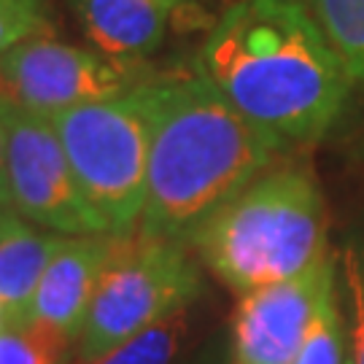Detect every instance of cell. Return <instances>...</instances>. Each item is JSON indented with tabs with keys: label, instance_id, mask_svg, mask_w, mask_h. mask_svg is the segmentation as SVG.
I'll return each mask as SVG.
<instances>
[{
	"label": "cell",
	"instance_id": "6da1fadb",
	"mask_svg": "<svg viewBox=\"0 0 364 364\" xmlns=\"http://www.w3.org/2000/svg\"><path fill=\"white\" fill-rule=\"evenodd\" d=\"M197 73L287 149L321 141L353 84L302 0L232 3L203 41Z\"/></svg>",
	"mask_w": 364,
	"mask_h": 364
},
{
	"label": "cell",
	"instance_id": "7a4b0ae2",
	"mask_svg": "<svg viewBox=\"0 0 364 364\" xmlns=\"http://www.w3.org/2000/svg\"><path fill=\"white\" fill-rule=\"evenodd\" d=\"M144 97L151 144L146 203L135 230L189 246V237L224 203L289 149L237 114L197 68L149 78Z\"/></svg>",
	"mask_w": 364,
	"mask_h": 364
},
{
	"label": "cell",
	"instance_id": "3957f363",
	"mask_svg": "<svg viewBox=\"0 0 364 364\" xmlns=\"http://www.w3.org/2000/svg\"><path fill=\"white\" fill-rule=\"evenodd\" d=\"M189 248L237 294L308 273L329 254L326 203L313 170L267 168L189 237Z\"/></svg>",
	"mask_w": 364,
	"mask_h": 364
},
{
	"label": "cell",
	"instance_id": "277c9868",
	"mask_svg": "<svg viewBox=\"0 0 364 364\" xmlns=\"http://www.w3.org/2000/svg\"><path fill=\"white\" fill-rule=\"evenodd\" d=\"M78 189L108 235L135 232L146 203L151 122L144 84L49 119Z\"/></svg>",
	"mask_w": 364,
	"mask_h": 364
},
{
	"label": "cell",
	"instance_id": "5b68a950",
	"mask_svg": "<svg viewBox=\"0 0 364 364\" xmlns=\"http://www.w3.org/2000/svg\"><path fill=\"white\" fill-rule=\"evenodd\" d=\"M186 243L146 237L138 230L114 235V248L84 329L76 340V359H95L114 346L192 308L203 294V273Z\"/></svg>",
	"mask_w": 364,
	"mask_h": 364
},
{
	"label": "cell",
	"instance_id": "8992f818",
	"mask_svg": "<svg viewBox=\"0 0 364 364\" xmlns=\"http://www.w3.org/2000/svg\"><path fill=\"white\" fill-rule=\"evenodd\" d=\"M149 78L95 49L38 36L0 57V103L52 119L78 105L111 100Z\"/></svg>",
	"mask_w": 364,
	"mask_h": 364
},
{
	"label": "cell",
	"instance_id": "52a82bcc",
	"mask_svg": "<svg viewBox=\"0 0 364 364\" xmlns=\"http://www.w3.org/2000/svg\"><path fill=\"white\" fill-rule=\"evenodd\" d=\"M6 124V195L14 213L60 235H108L84 200L49 119L0 103Z\"/></svg>",
	"mask_w": 364,
	"mask_h": 364
},
{
	"label": "cell",
	"instance_id": "ba28073f",
	"mask_svg": "<svg viewBox=\"0 0 364 364\" xmlns=\"http://www.w3.org/2000/svg\"><path fill=\"white\" fill-rule=\"evenodd\" d=\"M338 278L329 251L308 273L240 294L232 316L230 364H291L326 287Z\"/></svg>",
	"mask_w": 364,
	"mask_h": 364
},
{
	"label": "cell",
	"instance_id": "9c48e42d",
	"mask_svg": "<svg viewBox=\"0 0 364 364\" xmlns=\"http://www.w3.org/2000/svg\"><path fill=\"white\" fill-rule=\"evenodd\" d=\"M111 248L114 235H65L22 318L54 324L78 340Z\"/></svg>",
	"mask_w": 364,
	"mask_h": 364
},
{
	"label": "cell",
	"instance_id": "30bf717a",
	"mask_svg": "<svg viewBox=\"0 0 364 364\" xmlns=\"http://www.w3.org/2000/svg\"><path fill=\"white\" fill-rule=\"evenodd\" d=\"M95 52L119 65L141 68L162 46L170 11L159 0H68Z\"/></svg>",
	"mask_w": 364,
	"mask_h": 364
},
{
	"label": "cell",
	"instance_id": "8fae6325",
	"mask_svg": "<svg viewBox=\"0 0 364 364\" xmlns=\"http://www.w3.org/2000/svg\"><path fill=\"white\" fill-rule=\"evenodd\" d=\"M65 235L41 230L19 213H0V311L6 321L22 318L49 262Z\"/></svg>",
	"mask_w": 364,
	"mask_h": 364
},
{
	"label": "cell",
	"instance_id": "7c38bea8",
	"mask_svg": "<svg viewBox=\"0 0 364 364\" xmlns=\"http://www.w3.org/2000/svg\"><path fill=\"white\" fill-rule=\"evenodd\" d=\"M76 340L54 324L19 318L0 324V364H73Z\"/></svg>",
	"mask_w": 364,
	"mask_h": 364
},
{
	"label": "cell",
	"instance_id": "4fadbf2b",
	"mask_svg": "<svg viewBox=\"0 0 364 364\" xmlns=\"http://www.w3.org/2000/svg\"><path fill=\"white\" fill-rule=\"evenodd\" d=\"M189 311L192 308L170 313L168 318L127 338L111 351L95 359H73V364H176L189 335Z\"/></svg>",
	"mask_w": 364,
	"mask_h": 364
},
{
	"label": "cell",
	"instance_id": "5bb4252c",
	"mask_svg": "<svg viewBox=\"0 0 364 364\" xmlns=\"http://www.w3.org/2000/svg\"><path fill=\"white\" fill-rule=\"evenodd\" d=\"M351 81L364 84V0H302Z\"/></svg>",
	"mask_w": 364,
	"mask_h": 364
},
{
	"label": "cell",
	"instance_id": "9a60e30c",
	"mask_svg": "<svg viewBox=\"0 0 364 364\" xmlns=\"http://www.w3.org/2000/svg\"><path fill=\"white\" fill-rule=\"evenodd\" d=\"M291 364H351L348 324L340 305L338 278L321 294V302L313 313V321Z\"/></svg>",
	"mask_w": 364,
	"mask_h": 364
},
{
	"label": "cell",
	"instance_id": "2e32d148",
	"mask_svg": "<svg viewBox=\"0 0 364 364\" xmlns=\"http://www.w3.org/2000/svg\"><path fill=\"white\" fill-rule=\"evenodd\" d=\"M338 273L343 275V294L348 305V343L351 364H364V237L346 243L338 259Z\"/></svg>",
	"mask_w": 364,
	"mask_h": 364
},
{
	"label": "cell",
	"instance_id": "e0dca14e",
	"mask_svg": "<svg viewBox=\"0 0 364 364\" xmlns=\"http://www.w3.org/2000/svg\"><path fill=\"white\" fill-rule=\"evenodd\" d=\"M52 33L54 27L43 0H0V57L25 41Z\"/></svg>",
	"mask_w": 364,
	"mask_h": 364
},
{
	"label": "cell",
	"instance_id": "ac0fdd59",
	"mask_svg": "<svg viewBox=\"0 0 364 364\" xmlns=\"http://www.w3.org/2000/svg\"><path fill=\"white\" fill-rule=\"evenodd\" d=\"M0 192H6V124H3V117H0Z\"/></svg>",
	"mask_w": 364,
	"mask_h": 364
},
{
	"label": "cell",
	"instance_id": "d6986e66",
	"mask_svg": "<svg viewBox=\"0 0 364 364\" xmlns=\"http://www.w3.org/2000/svg\"><path fill=\"white\" fill-rule=\"evenodd\" d=\"M162 6H168L170 11H178V9H189L195 0H159Z\"/></svg>",
	"mask_w": 364,
	"mask_h": 364
},
{
	"label": "cell",
	"instance_id": "ffe728a7",
	"mask_svg": "<svg viewBox=\"0 0 364 364\" xmlns=\"http://www.w3.org/2000/svg\"><path fill=\"white\" fill-rule=\"evenodd\" d=\"M6 210H14L11 203H9V197H6V192H0V213H6Z\"/></svg>",
	"mask_w": 364,
	"mask_h": 364
},
{
	"label": "cell",
	"instance_id": "44dd1931",
	"mask_svg": "<svg viewBox=\"0 0 364 364\" xmlns=\"http://www.w3.org/2000/svg\"><path fill=\"white\" fill-rule=\"evenodd\" d=\"M3 321H6V316H3V311H0V324H3Z\"/></svg>",
	"mask_w": 364,
	"mask_h": 364
}]
</instances>
